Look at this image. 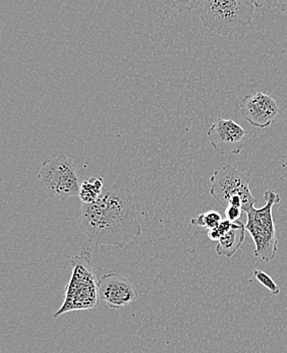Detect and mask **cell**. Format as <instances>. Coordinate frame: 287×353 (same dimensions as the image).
<instances>
[{"label": "cell", "instance_id": "cell-7", "mask_svg": "<svg viewBox=\"0 0 287 353\" xmlns=\"http://www.w3.org/2000/svg\"><path fill=\"white\" fill-rule=\"evenodd\" d=\"M99 301L110 309H121L134 303L139 292L134 284L121 274L109 273L98 281Z\"/></svg>", "mask_w": 287, "mask_h": 353}, {"label": "cell", "instance_id": "cell-17", "mask_svg": "<svg viewBox=\"0 0 287 353\" xmlns=\"http://www.w3.org/2000/svg\"><path fill=\"white\" fill-rule=\"evenodd\" d=\"M255 6L259 8H277L278 0H271V1H266V0H253Z\"/></svg>", "mask_w": 287, "mask_h": 353}, {"label": "cell", "instance_id": "cell-18", "mask_svg": "<svg viewBox=\"0 0 287 353\" xmlns=\"http://www.w3.org/2000/svg\"><path fill=\"white\" fill-rule=\"evenodd\" d=\"M276 8L287 14V0H278L277 8Z\"/></svg>", "mask_w": 287, "mask_h": 353}, {"label": "cell", "instance_id": "cell-4", "mask_svg": "<svg viewBox=\"0 0 287 353\" xmlns=\"http://www.w3.org/2000/svg\"><path fill=\"white\" fill-rule=\"evenodd\" d=\"M264 199L266 202L264 207L259 209L252 207L246 212L248 216L246 229L256 245L255 256L269 263L275 258L278 250V239L272 211L276 204H279L281 199L273 190H266Z\"/></svg>", "mask_w": 287, "mask_h": 353}, {"label": "cell", "instance_id": "cell-3", "mask_svg": "<svg viewBox=\"0 0 287 353\" xmlns=\"http://www.w3.org/2000/svg\"><path fill=\"white\" fill-rule=\"evenodd\" d=\"M72 272L64 291V301L59 311L53 314L57 319L66 312L92 310L99 303L98 281L91 266V254L88 250L72 258Z\"/></svg>", "mask_w": 287, "mask_h": 353}, {"label": "cell", "instance_id": "cell-5", "mask_svg": "<svg viewBox=\"0 0 287 353\" xmlns=\"http://www.w3.org/2000/svg\"><path fill=\"white\" fill-rule=\"evenodd\" d=\"M39 181L44 192L55 200L66 201L80 194L76 164L66 154H53L43 162Z\"/></svg>", "mask_w": 287, "mask_h": 353}, {"label": "cell", "instance_id": "cell-11", "mask_svg": "<svg viewBox=\"0 0 287 353\" xmlns=\"http://www.w3.org/2000/svg\"><path fill=\"white\" fill-rule=\"evenodd\" d=\"M104 190L103 177H91V179L83 181L79 196H80L83 204H92L100 198Z\"/></svg>", "mask_w": 287, "mask_h": 353}, {"label": "cell", "instance_id": "cell-16", "mask_svg": "<svg viewBox=\"0 0 287 353\" xmlns=\"http://www.w3.org/2000/svg\"><path fill=\"white\" fill-rule=\"evenodd\" d=\"M241 212H244L243 209L239 208V207L228 206L226 208V219L231 222L239 221L241 216Z\"/></svg>", "mask_w": 287, "mask_h": 353}, {"label": "cell", "instance_id": "cell-15", "mask_svg": "<svg viewBox=\"0 0 287 353\" xmlns=\"http://www.w3.org/2000/svg\"><path fill=\"white\" fill-rule=\"evenodd\" d=\"M202 0H171V1H165V4L172 8L173 10L179 12H188V10H194L196 8H200Z\"/></svg>", "mask_w": 287, "mask_h": 353}, {"label": "cell", "instance_id": "cell-6", "mask_svg": "<svg viewBox=\"0 0 287 353\" xmlns=\"http://www.w3.org/2000/svg\"><path fill=\"white\" fill-rule=\"evenodd\" d=\"M210 194L224 208L239 207L244 212L255 207L257 199L250 190V179L235 167L226 164L212 174Z\"/></svg>", "mask_w": 287, "mask_h": 353}, {"label": "cell", "instance_id": "cell-10", "mask_svg": "<svg viewBox=\"0 0 287 353\" xmlns=\"http://www.w3.org/2000/svg\"><path fill=\"white\" fill-rule=\"evenodd\" d=\"M246 231V224L243 223L241 220L237 221L235 228L231 229L218 241L217 247H216V252L218 256L232 258L235 252L241 249V245L245 241Z\"/></svg>", "mask_w": 287, "mask_h": 353}, {"label": "cell", "instance_id": "cell-8", "mask_svg": "<svg viewBox=\"0 0 287 353\" xmlns=\"http://www.w3.org/2000/svg\"><path fill=\"white\" fill-rule=\"evenodd\" d=\"M248 132L232 119H219L211 125L208 139L212 147L222 155H239Z\"/></svg>", "mask_w": 287, "mask_h": 353}, {"label": "cell", "instance_id": "cell-12", "mask_svg": "<svg viewBox=\"0 0 287 353\" xmlns=\"http://www.w3.org/2000/svg\"><path fill=\"white\" fill-rule=\"evenodd\" d=\"M222 216L217 211H208L206 213L200 214L197 217L190 220V224L196 228H202L212 230L218 228L220 222L222 221Z\"/></svg>", "mask_w": 287, "mask_h": 353}, {"label": "cell", "instance_id": "cell-13", "mask_svg": "<svg viewBox=\"0 0 287 353\" xmlns=\"http://www.w3.org/2000/svg\"><path fill=\"white\" fill-rule=\"evenodd\" d=\"M254 277L262 284L264 288H266L273 295H277L280 293V288L276 284V282L272 279L271 276L268 275L266 272L260 270V269H255Z\"/></svg>", "mask_w": 287, "mask_h": 353}, {"label": "cell", "instance_id": "cell-2", "mask_svg": "<svg viewBox=\"0 0 287 353\" xmlns=\"http://www.w3.org/2000/svg\"><path fill=\"white\" fill-rule=\"evenodd\" d=\"M199 8L203 25L212 33L227 37L250 27L256 6L253 0H202Z\"/></svg>", "mask_w": 287, "mask_h": 353}, {"label": "cell", "instance_id": "cell-9", "mask_svg": "<svg viewBox=\"0 0 287 353\" xmlns=\"http://www.w3.org/2000/svg\"><path fill=\"white\" fill-rule=\"evenodd\" d=\"M239 113L255 128H266L279 115V106L271 96L259 91L241 100Z\"/></svg>", "mask_w": 287, "mask_h": 353}, {"label": "cell", "instance_id": "cell-1", "mask_svg": "<svg viewBox=\"0 0 287 353\" xmlns=\"http://www.w3.org/2000/svg\"><path fill=\"white\" fill-rule=\"evenodd\" d=\"M81 230L94 245L123 248L142 234L132 192L117 185L105 188L92 204H83Z\"/></svg>", "mask_w": 287, "mask_h": 353}, {"label": "cell", "instance_id": "cell-14", "mask_svg": "<svg viewBox=\"0 0 287 353\" xmlns=\"http://www.w3.org/2000/svg\"><path fill=\"white\" fill-rule=\"evenodd\" d=\"M235 225H237V222L229 221V220H227L226 218V219L220 222L217 228L208 230V237H209L211 241H219L220 239L224 236L227 232H229L231 229L235 228Z\"/></svg>", "mask_w": 287, "mask_h": 353}]
</instances>
